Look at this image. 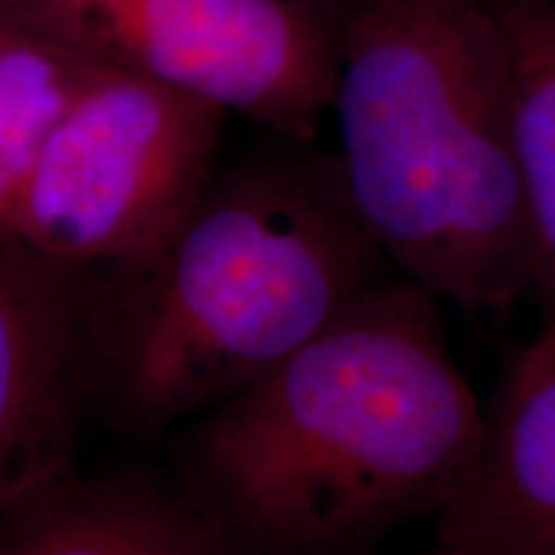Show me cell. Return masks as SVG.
Listing matches in <instances>:
<instances>
[{"mask_svg":"<svg viewBox=\"0 0 555 555\" xmlns=\"http://www.w3.org/2000/svg\"><path fill=\"white\" fill-rule=\"evenodd\" d=\"M478 427L442 301L393 273L165 437V476L227 555H365L440 512Z\"/></svg>","mask_w":555,"mask_h":555,"instance_id":"1","label":"cell"},{"mask_svg":"<svg viewBox=\"0 0 555 555\" xmlns=\"http://www.w3.org/2000/svg\"><path fill=\"white\" fill-rule=\"evenodd\" d=\"M386 275L332 147L266 134L217 168L147 258L93 273L90 409L124 437L163 442Z\"/></svg>","mask_w":555,"mask_h":555,"instance_id":"2","label":"cell"},{"mask_svg":"<svg viewBox=\"0 0 555 555\" xmlns=\"http://www.w3.org/2000/svg\"><path fill=\"white\" fill-rule=\"evenodd\" d=\"M327 119L347 198L391 270L466 311L530 296L535 240L491 0H330Z\"/></svg>","mask_w":555,"mask_h":555,"instance_id":"3","label":"cell"},{"mask_svg":"<svg viewBox=\"0 0 555 555\" xmlns=\"http://www.w3.org/2000/svg\"><path fill=\"white\" fill-rule=\"evenodd\" d=\"M227 114L99 67L47 139L11 240L80 273L147 258L204 196Z\"/></svg>","mask_w":555,"mask_h":555,"instance_id":"4","label":"cell"},{"mask_svg":"<svg viewBox=\"0 0 555 555\" xmlns=\"http://www.w3.org/2000/svg\"><path fill=\"white\" fill-rule=\"evenodd\" d=\"M13 29L314 142L332 95L327 13L298 0H0Z\"/></svg>","mask_w":555,"mask_h":555,"instance_id":"5","label":"cell"},{"mask_svg":"<svg viewBox=\"0 0 555 555\" xmlns=\"http://www.w3.org/2000/svg\"><path fill=\"white\" fill-rule=\"evenodd\" d=\"M93 273L0 234V525L78 476Z\"/></svg>","mask_w":555,"mask_h":555,"instance_id":"6","label":"cell"},{"mask_svg":"<svg viewBox=\"0 0 555 555\" xmlns=\"http://www.w3.org/2000/svg\"><path fill=\"white\" fill-rule=\"evenodd\" d=\"M433 519L442 547L555 555V319L506 358L468 466Z\"/></svg>","mask_w":555,"mask_h":555,"instance_id":"7","label":"cell"},{"mask_svg":"<svg viewBox=\"0 0 555 555\" xmlns=\"http://www.w3.org/2000/svg\"><path fill=\"white\" fill-rule=\"evenodd\" d=\"M0 555H227L165 470L121 468L60 486L0 525Z\"/></svg>","mask_w":555,"mask_h":555,"instance_id":"8","label":"cell"},{"mask_svg":"<svg viewBox=\"0 0 555 555\" xmlns=\"http://www.w3.org/2000/svg\"><path fill=\"white\" fill-rule=\"evenodd\" d=\"M502 24L525 204L535 240V296L555 319V0H491Z\"/></svg>","mask_w":555,"mask_h":555,"instance_id":"9","label":"cell"},{"mask_svg":"<svg viewBox=\"0 0 555 555\" xmlns=\"http://www.w3.org/2000/svg\"><path fill=\"white\" fill-rule=\"evenodd\" d=\"M101 65L50 39L11 29L0 39V234L13 217L47 139Z\"/></svg>","mask_w":555,"mask_h":555,"instance_id":"10","label":"cell"},{"mask_svg":"<svg viewBox=\"0 0 555 555\" xmlns=\"http://www.w3.org/2000/svg\"><path fill=\"white\" fill-rule=\"evenodd\" d=\"M429 555H476V553H468V551H457V547H437L435 553H429Z\"/></svg>","mask_w":555,"mask_h":555,"instance_id":"11","label":"cell"},{"mask_svg":"<svg viewBox=\"0 0 555 555\" xmlns=\"http://www.w3.org/2000/svg\"><path fill=\"white\" fill-rule=\"evenodd\" d=\"M11 29H13V26L9 24V18H5V16H3V11H0V39H3L5 34H9Z\"/></svg>","mask_w":555,"mask_h":555,"instance_id":"12","label":"cell"},{"mask_svg":"<svg viewBox=\"0 0 555 555\" xmlns=\"http://www.w3.org/2000/svg\"><path fill=\"white\" fill-rule=\"evenodd\" d=\"M298 3H307V5H314V9H324V5L330 3V0H298Z\"/></svg>","mask_w":555,"mask_h":555,"instance_id":"13","label":"cell"}]
</instances>
